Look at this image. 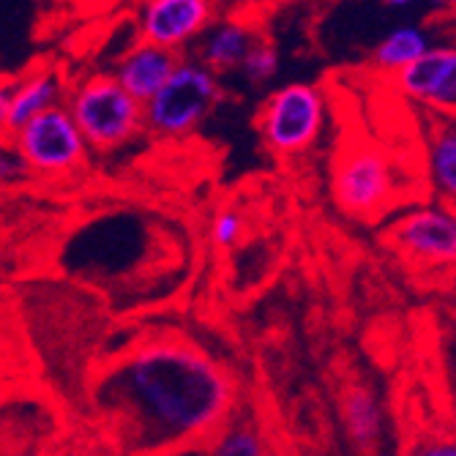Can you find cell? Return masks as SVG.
I'll use <instances>...</instances> for the list:
<instances>
[{
	"mask_svg": "<svg viewBox=\"0 0 456 456\" xmlns=\"http://www.w3.org/2000/svg\"><path fill=\"white\" fill-rule=\"evenodd\" d=\"M17 86H20V79H0V132L4 134H6V120H9V110H12Z\"/></svg>",
	"mask_w": 456,
	"mask_h": 456,
	"instance_id": "cell-21",
	"label": "cell"
},
{
	"mask_svg": "<svg viewBox=\"0 0 456 456\" xmlns=\"http://www.w3.org/2000/svg\"><path fill=\"white\" fill-rule=\"evenodd\" d=\"M61 96H63V79L55 69H41L30 77H22L12 99L6 137L14 140L36 115L58 107Z\"/></svg>",
	"mask_w": 456,
	"mask_h": 456,
	"instance_id": "cell-12",
	"label": "cell"
},
{
	"mask_svg": "<svg viewBox=\"0 0 456 456\" xmlns=\"http://www.w3.org/2000/svg\"><path fill=\"white\" fill-rule=\"evenodd\" d=\"M386 240L419 265H456V211L419 205L386 230Z\"/></svg>",
	"mask_w": 456,
	"mask_h": 456,
	"instance_id": "cell-6",
	"label": "cell"
},
{
	"mask_svg": "<svg viewBox=\"0 0 456 456\" xmlns=\"http://www.w3.org/2000/svg\"><path fill=\"white\" fill-rule=\"evenodd\" d=\"M219 99V77L200 61H181L164 88L145 104V126L161 137H183L208 118Z\"/></svg>",
	"mask_w": 456,
	"mask_h": 456,
	"instance_id": "cell-4",
	"label": "cell"
},
{
	"mask_svg": "<svg viewBox=\"0 0 456 456\" xmlns=\"http://www.w3.org/2000/svg\"><path fill=\"white\" fill-rule=\"evenodd\" d=\"M339 412L342 424L350 437V443L369 453L380 445L383 437V404L375 394V388L366 383H350L342 388L339 396Z\"/></svg>",
	"mask_w": 456,
	"mask_h": 456,
	"instance_id": "cell-11",
	"label": "cell"
},
{
	"mask_svg": "<svg viewBox=\"0 0 456 456\" xmlns=\"http://www.w3.org/2000/svg\"><path fill=\"white\" fill-rule=\"evenodd\" d=\"M257 126L273 153H306L320 140L325 126V96L312 82L281 86L265 99L257 115Z\"/></svg>",
	"mask_w": 456,
	"mask_h": 456,
	"instance_id": "cell-5",
	"label": "cell"
},
{
	"mask_svg": "<svg viewBox=\"0 0 456 456\" xmlns=\"http://www.w3.org/2000/svg\"><path fill=\"white\" fill-rule=\"evenodd\" d=\"M86 137L79 134L74 118L63 107L36 115L14 137V151L28 167L38 173H66L86 156Z\"/></svg>",
	"mask_w": 456,
	"mask_h": 456,
	"instance_id": "cell-7",
	"label": "cell"
},
{
	"mask_svg": "<svg viewBox=\"0 0 456 456\" xmlns=\"http://www.w3.org/2000/svg\"><path fill=\"white\" fill-rule=\"evenodd\" d=\"M181 58L178 53L161 50L153 45L140 41L137 47H132L115 66V79L120 82V88L126 91L134 102L142 107L164 88V82L173 77L178 69Z\"/></svg>",
	"mask_w": 456,
	"mask_h": 456,
	"instance_id": "cell-10",
	"label": "cell"
},
{
	"mask_svg": "<svg viewBox=\"0 0 456 456\" xmlns=\"http://www.w3.org/2000/svg\"><path fill=\"white\" fill-rule=\"evenodd\" d=\"M255 41L257 36L252 33V28L238 20L214 22L200 36V63L214 74L232 71L240 66V61L252 50Z\"/></svg>",
	"mask_w": 456,
	"mask_h": 456,
	"instance_id": "cell-13",
	"label": "cell"
},
{
	"mask_svg": "<svg viewBox=\"0 0 456 456\" xmlns=\"http://www.w3.org/2000/svg\"><path fill=\"white\" fill-rule=\"evenodd\" d=\"M79 134L99 151H112L145 129V107L120 88L115 74H91L69 99Z\"/></svg>",
	"mask_w": 456,
	"mask_h": 456,
	"instance_id": "cell-3",
	"label": "cell"
},
{
	"mask_svg": "<svg viewBox=\"0 0 456 456\" xmlns=\"http://www.w3.org/2000/svg\"><path fill=\"white\" fill-rule=\"evenodd\" d=\"M28 164L20 159L17 151H0V183H12L25 178Z\"/></svg>",
	"mask_w": 456,
	"mask_h": 456,
	"instance_id": "cell-20",
	"label": "cell"
},
{
	"mask_svg": "<svg viewBox=\"0 0 456 456\" xmlns=\"http://www.w3.org/2000/svg\"><path fill=\"white\" fill-rule=\"evenodd\" d=\"M429 50H432L429 36L421 25H396L371 50V66L394 77L410 63H416Z\"/></svg>",
	"mask_w": 456,
	"mask_h": 456,
	"instance_id": "cell-15",
	"label": "cell"
},
{
	"mask_svg": "<svg viewBox=\"0 0 456 456\" xmlns=\"http://www.w3.org/2000/svg\"><path fill=\"white\" fill-rule=\"evenodd\" d=\"M214 12L211 0H151L140 17L142 41L175 53L214 25Z\"/></svg>",
	"mask_w": 456,
	"mask_h": 456,
	"instance_id": "cell-9",
	"label": "cell"
},
{
	"mask_svg": "<svg viewBox=\"0 0 456 456\" xmlns=\"http://www.w3.org/2000/svg\"><path fill=\"white\" fill-rule=\"evenodd\" d=\"M404 456H456V437H432L412 445Z\"/></svg>",
	"mask_w": 456,
	"mask_h": 456,
	"instance_id": "cell-19",
	"label": "cell"
},
{
	"mask_svg": "<svg viewBox=\"0 0 456 456\" xmlns=\"http://www.w3.org/2000/svg\"><path fill=\"white\" fill-rule=\"evenodd\" d=\"M330 189L339 208L361 222H378L396 208L394 159L369 140H350L334 159Z\"/></svg>",
	"mask_w": 456,
	"mask_h": 456,
	"instance_id": "cell-2",
	"label": "cell"
},
{
	"mask_svg": "<svg viewBox=\"0 0 456 456\" xmlns=\"http://www.w3.org/2000/svg\"><path fill=\"white\" fill-rule=\"evenodd\" d=\"M427 173L445 208L456 211V120L443 118L427 137Z\"/></svg>",
	"mask_w": 456,
	"mask_h": 456,
	"instance_id": "cell-14",
	"label": "cell"
},
{
	"mask_svg": "<svg viewBox=\"0 0 456 456\" xmlns=\"http://www.w3.org/2000/svg\"><path fill=\"white\" fill-rule=\"evenodd\" d=\"M243 235V219L240 214L235 211H222L216 214L214 224H211V240L219 246V248H230L240 240Z\"/></svg>",
	"mask_w": 456,
	"mask_h": 456,
	"instance_id": "cell-18",
	"label": "cell"
},
{
	"mask_svg": "<svg viewBox=\"0 0 456 456\" xmlns=\"http://www.w3.org/2000/svg\"><path fill=\"white\" fill-rule=\"evenodd\" d=\"M118 399L161 443L216 432L232 407V383L191 345H151L123 361Z\"/></svg>",
	"mask_w": 456,
	"mask_h": 456,
	"instance_id": "cell-1",
	"label": "cell"
},
{
	"mask_svg": "<svg viewBox=\"0 0 456 456\" xmlns=\"http://www.w3.org/2000/svg\"><path fill=\"white\" fill-rule=\"evenodd\" d=\"M214 456H265V451H263V440L255 429L240 427V429L227 432L219 440Z\"/></svg>",
	"mask_w": 456,
	"mask_h": 456,
	"instance_id": "cell-17",
	"label": "cell"
},
{
	"mask_svg": "<svg viewBox=\"0 0 456 456\" xmlns=\"http://www.w3.org/2000/svg\"><path fill=\"white\" fill-rule=\"evenodd\" d=\"M391 79L402 96L456 120V47H432Z\"/></svg>",
	"mask_w": 456,
	"mask_h": 456,
	"instance_id": "cell-8",
	"label": "cell"
},
{
	"mask_svg": "<svg viewBox=\"0 0 456 456\" xmlns=\"http://www.w3.org/2000/svg\"><path fill=\"white\" fill-rule=\"evenodd\" d=\"M238 69L248 82H252V86H263V82H268L279 74V53L273 45L257 38Z\"/></svg>",
	"mask_w": 456,
	"mask_h": 456,
	"instance_id": "cell-16",
	"label": "cell"
}]
</instances>
